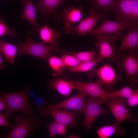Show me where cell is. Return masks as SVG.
Masks as SVG:
<instances>
[{
    "label": "cell",
    "instance_id": "6",
    "mask_svg": "<svg viewBox=\"0 0 138 138\" xmlns=\"http://www.w3.org/2000/svg\"><path fill=\"white\" fill-rule=\"evenodd\" d=\"M115 63L118 66L119 71L125 73L131 86L136 87L138 84L137 52L128 51Z\"/></svg>",
    "mask_w": 138,
    "mask_h": 138
},
{
    "label": "cell",
    "instance_id": "38",
    "mask_svg": "<svg viewBox=\"0 0 138 138\" xmlns=\"http://www.w3.org/2000/svg\"></svg>",
    "mask_w": 138,
    "mask_h": 138
},
{
    "label": "cell",
    "instance_id": "29",
    "mask_svg": "<svg viewBox=\"0 0 138 138\" xmlns=\"http://www.w3.org/2000/svg\"><path fill=\"white\" fill-rule=\"evenodd\" d=\"M16 34L15 30L13 28H9L3 18L0 17V37L6 35L14 36Z\"/></svg>",
    "mask_w": 138,
    "mask_h": 138
},
{
    "label": "cell",
    "instance_id": "33",
    "mask_svg": "<svg viewBox=\"0 0 138 138\" xmlns=\"http://www.w3.org/2000/svg\"><path fill=\"white\" fill-rule=\"evenodd\" d=\"M2 55L0 54V70L3 69L5 67L2 57Z\"/></svg>",
    "mask_w": 138,
    "mask_h": 138
},
{
    "label": "cell",
    "instance_id": "13",
    "mask_svg": "<svg viewBox=\"0 0 138 138\" xmlns=\"http://www.w3.org/2000/svg\"><path fill=\"white\" fill-rule=\"evenodd\" d=\"M76 95L58 103L51 105L45 104L50 109H63L77 111L84 113L86 107V100L88 95L84 92L78 90Z\"/></svg>",
    "mask_w": 138,
    "mask_h": 138
},
{
    "label": "cell",
    "instance_id": "15",
    "mask_svg": "<svg viewBox=\"0 0 138 138\" xmlns=\"http://www.w3.org/2000/svg\"><path fill=\"white\" fill-rule=\"evenodd\" d=\"M128 31L126 34L123 35L120 38L121 44L119 47L116 48V52L118 58L120 57L121 52L124 51L138 52V26Z\"/></svg>",
    "mask_w": 138,
    "mask_h": 138
},
{
    "label": "cell",
    "instance_id": "9",
    "mask_svg": "<svg viewBox=\"0 0 138 138\" xmlns=\"http://www.w3.org/2000/svg\"><path fill=\"white\" fill-rule=\"evenodd\" d=\"M89 16L81 19L75 27L73 26L68 34L82 36L90 33L94 29L97 22L103 19L108 15L107 13H100L97 9L91 7L89 11Z\"/></svg>",
    "mask_w": 138,
    "mask_h": 138
},
{
    "label": "cell",
    "instance_id": "10",
    "mask_svg": "<svg viewBox=\"0 0 138 138\" xmlns=\"http://www.w3.org/2000/svg\"><path fill=\"white\" fill-rule=\"evenodd\" d=\"M89 96L86 103L85 117L82 124L85 131L87 132L89 131L93 123L99 117L107 113L106 109L99 103L98 98Z\"/></svg>",
    "mask_w": 138,
    "mask_h": 138
},
{
    "label": "cell",
    "instance_id": "27",
    "mask_svg": "<svg viewBox=\"0 0 138 138\" xmlns=\"http://www.w3.org/2000/svg\"><path fill=\"white\" fill-rule=\"evenodd\" d=\"M69 54L75 57L81 62H85L93 60L96 54V51L93 50L90 51L78 52H70Z\"/></svg>",
    "mask_w": 138,
    "mask_h": 138
},
{
    "label": "cell",
    "instance_id": "30",
    "mask_svg": "<svg viewBox=\"0 0 138 138\" xmlns=\"http://www.w3.org/2000/svg\"><path fill=\"white\" fill-rule=\"evenodd\" d=\"M129 106L130 107H134L138 104V90L135 88L134 90L132 96L126 100Z\"/></svg>",
    "mask_w": 138,
    "mask_h": 138
},
{
    "label": "cell",
    "instance_id": "8",
    "mask_svg": "<svg viewBox=\"0 0 138 138\" xmlns=\"http://www.w3.org/2000/svg\"><path fill=\"white\" fill-rule=\"evenodd\" d=\"M89 72L88 77L97 76L105 86L107 92L113 91L114 84L122 79V76L117 74L113 67L108 64L98 68L94 67Z\"/></svg>",
    "mask_w": 138,
    "mask_h": 138
},
{
    "label": "cell",
    "instance_id": "31",
    "mask_svg": "<svg viewBox=\"0 0 138 138\" xmlns=\"http://www.w3.org/2000/svg\"><path fill=\"white\" fill-rule=\"evenodd\" d=\"M7 117L5 114L2 113L0 112V126L11 127L7 120Z\"/></svg>",
    "mask_w": 138,
    "mask_h": 138
},
{
    "label": "cell",
    "instance_id": "23",
    "mask_svg": "<svg viewBox=\"0 0 138 138\" xmlns=\"http://www.w3.org/2000/svg\"><path fill=\"white\" fill-rule=\"evenodd\" d=\"M103 60L102 58L97 56L96 59L88 62H82L76 66L68 68L72 72H88L91 70L97 63L102 62Z\"/></svg>",
    "mask_w": 138,
    "mask_h": 138
},
{
    "label": "cell",
    "instance_id": "1",
    "mask_svg": "<svg viewBox=\"0 0 138 138\" xmlns=\"http://www.w3.org/2000/svg\"><path fill=\"white\" fill-rule=\"evenodd\" d=\"M30 88L27 85L23 90L11 93H2L0 97L5 100L7 106L5 115L9 117L13 112L21 111L24 113L32 112V107L29 101Z\"/></svg>",
    "mask_w": 138,
    "mask_h": 138
},
{
    "label": "cell",
    "instance_id": "36",
    "mask_svg": "<svg viewBox=\"0 0 138 138\" xmlns=\"http://www.w3.org/2000/svg\"><path fill=\"white\" fill-rule=\"evenodd\" d=\"M75 0L76 1H79V0Z\"/></svg>",
    "mask_w": 138,
    "mask_h": 138
},
{
    "label": "cell",
    "instance_id": "24",
    "mask_svg": "<svg viewBox=\"0 0 138 138\" xmlns=\"http://www.w3.org/2000/svg\"><path fill=\"white\" fill-rule=\"evenodd\" d=\"M48 61L50 67L53 71L52 75L54 76L60 75L66 67L61 58L55 55L50 56L48 58Z\"/></svg>",
    "mask_w": 138,
    "mask_h": 138
},
{
    "label": "cell",
    "instance_id": "37",
    "mask_svg": "<svg viewBox=\"0 0 138 138\" xmlns=\"http://www.w3.org/2000/svg\"><path fill=\"white\" fill-rule=\"evenodd\" d=\"M38 0V1L39 0Z\"/></svg>",
    "mask_w": 138,
    "mask_h": 138
},
{
    "label": "cell",
    "instance_id": "32",
    "mask_svg": "<svg viewBox=\"0 0 138 138\" xmlns=\"http://www.w3.org/2000/svg\"><path fill=\"white\" fill-rule=\"evenodd\" d=\"M7 108V106L5 100L3 98L0 97V112Z\"/></svg>",
    "mask_w": 138,
    "mask_h": 138
},
{
    "label": "cell",
    "instance_id": "25",
    "mask_svg": "<svg viewBox=\"0 0 138 138\" xmlns=\"http://www.w3.org/2000/svg\"><path fill=\"white\" fill-rule=\"evenodd\" d=\"M66 126L55 120L51 122L48 126V132L49 137L54 138L57 135H64Z\"/></svg>",
    "mask_w": 138,
    "mask_h": 138
},
{
    "label": "cell",
    "instance_id": "19",
    "mask_svg": "<svg viewBox=\"0 0 138 138\" xmlns=\"http://www.w3.org/2000/svg\"><path fill=\"white\" fill-rule=\"evenodd\" d=\"M99 138H108L115 134L119 136L123 135L125 131L120 123L116 122L111 124L103 126L96 131Z\"/></svg>",
    "mask_w": 138,
    "mask_h": 138
},
{
    "label": "cell",
    "instance_id": "12",
    "mask_svg": "<svg viewBox=\"0 0 138 138\" xmlns=\"http://www.w3.org/2000/svg\"><path fill=\"white\" fill-rule=\"evenodd\" d=\"M133 28L123 22L117 20H112L108 18L103 19L101 24L97 28L94 29L90 34L91 35H95L110 33L114 36L117 38H120L123 35V31H129Z\"/></svg>",
    "mask_w": 138,
    "mask_h": 138
},
{
    "label": "cell",
    "instance_id": "2",
    "mask_svg": "<svg viewBox=\"0 0 138 138\" xmlns=\"http://www.w3.org/2000/svg\"><path fill=\"white\" fill-rule=\"evenodd\" d=\"M16 125H11L12 130L4 136L6 138H25L36 128L42 125L43 122L36 117L33 112L16 117L14 119Z\"/></svg>",
    "mask_w": 138,
    "mask_h": 138
},
{
    "label": "cell",
    "instance_id": "34",
    "mask_svg": "<svg viewBox=\"0 0 138 138\" xmlns=\"http://www.w3.org/2000/svg\"><path fill=\"white\" fill-rule=\"evenodd\" d=\"M81 136L80 135H75L73 136L69 137L68 138H80Z\"/></svg>",
    "mask_w": 138,
    "mask_h": 138
},
{
    "label": "cell",
    "instance_id": "3",
    "mask_svg": "<svg viewBox=\"0 0 138 138\" xmlns=\"http://www.w3.org/2000/svg\"><path fill=\"white\" fill-rule=\"evenodd\" d=\"M112 13L117 20L138 26V0H119Z\"/></svg>",
    "mask_w": 138,
    "mask_h": 138
},
{
    "label": "cell",
    "instance_id": "28",
    "mask_svg": "<svg viewBox=\"0 0 138 138\" xmlns=\"http://www.w3.org/2000/svg\"><path fill=\"white\" fill-rule=\"evenodd\" d=\"M60 58L65 66L68 67L76 66L81 62L74 56L69 54L63 55Z\"/></svg>",
    "mask_w": 138,
    "mask_h": 138
},
{
    "label": "cell",
    "instance_id": "21",
    "mask_svg": "<svg viewBox=\"0 0 138 138\" xmlns=\"http://www.w3.org/2000/svg\"><path fill=\"white\" fill-rule=\"evenodd\" d=\"M0 46L1 53L5 57L6 60L13 64L18 53L17 46L1 41H0Z\"/></svg>",
    "mask_w": 138,
    "mask_h": 138
},
{
    "label": "cell",
    "instance_id": "22",
    "mask_svg": "<svg viewBox=\"0 0 138 138\" xmlns=\"http://www.w3.org/2000/svg\"><path fill=\"white\" fill-rule=\"evenodd\" d=\"M119 0H89L93 8L112 13Z\"/></svg>",
    "mask_w": 138,
    "mask_h": 138
},
{
    "label": "cell",
    "instance_id": "20",
    "mask_svg": "<svg viewBox=\"0 0 138 138\" xmlns=\"http://www.w3.org/2000/svg\"><path fill=\"white\" fill-rule=\"evenodd\" d=\"M49 88H54L61 94L67 96L74 89L73 84L68 80L61 79H56L51 81L49 84Z\"/></svg>",
    "mask_w": 138,
    "mask_h": 138
},
{
    "label": "cell",
    "instance_id": "26",
    "mask_svg": "<svg viewBox=\"0 0 138 138\" xmlns=\"http://www.w3.org/2000/svg\"><path fill=\"white\" fill-rule=\"evenodd\" d=\"M133 92L134 90L131 87L126 86L116 91L107 92V99L113 97L128 99L132 96Z\"/></svg>",
    "mask_w": 138,
    "mask_h": 138
},
{
    "label": "cell",
    "instance_id": "16",
    "mask_svg": "<svg viewBox=\"0 0 138 138\" xmlns=\"http://www.w3.org/2000/svg\"><path fill=\"white\" fill-rule=\"evenodd\" d=\"M83 10V8L81 6L76 8L71 6L66 8L63 11L64 29L66 33H68L73 26L72 24L73 23L81 20Z\"/></svg>",
    "mask_w": 138,
    "mask_h": 138
},
{
    "label": "cell",
    "instance_id": "17",
    "mask_svg": "<svg viewBox=\"0 0 138 138\" xmlns=\"http://www.w3.org/2000/svg\"><path fill=\"white\" fill-rule=\"evenodd\" d=\"M39 31L40 37L43 43L49 44L50 47L57 51L61 50V49L57 48V39L61 33L56 28H50L46 22L44 26L40 27Z\"/></svg>",
    "mask_w": 138,
    "mask_h": 138
},
{
    "label": "cell",
    "instance_id": "5",
    "mask_svg": "<svg viewBox=\"0 0 138 138\" xmlns=\"http://www.w3.org/2000/svg\"><path fill=\"white\" fill-rule=\"evenodd\" d=\"M36 111L41 117H46L49 114L55 120L71 128L76 126L78 118L81 113L66 109H50L45 103L38 105L36 108Z\"/></svg>",
    "mask_w": 138,
    "mask_h": 138
},
{
    "label": "cell",
    "instance_id": "35",
    "mask_svg": "<svg viewBox=\"0 0 138 138\" xmlns=\"http://www.w3.org/2000/svg\"><path fill=\"white\" fill-rule=\"evenodd\" d=\"M0 41H1V40H0ZM0 54L2 55V53H1V49H0Z\"/></svg>",
    "mask_w": 138,
    "mask_h": 138
},
{
    "label": "cell",
    "instance_id": "7",
    "mask_svg": "<svg viewBox=\"0 0 138 138\" xmlns=\"http://www.w3.org/2000/svg\"><path fill=\"white\" fill-rule=\"evenodd\" d=\"M95 36L97 40L95 45L99 49L97 56L103 60L109 59L115 63L119 58L117 56L115 45L116 37L110 33L99 34Z\"/></svg>",
    "mask_w": 138,
    "mask_h": 138
},
{
    "label": "cell",
    "instance_id": "18",
    "mask_svg": "<svg viewBox=\"0 0 138 138\" xmlns=\"http://www.w3.org/2000/svg\"><path fill=\"white\" fill-rule=\"evenodd\" d=\"M24 5L23 13L20 18L29 22L32 26L33 31L39 30L40 27L38 25L36 14V9L32 0H23Z\"/></svg>",
    "mask_w": 138,
    "mask_h": 138
},
{
    "label": "cell",
    "instance_id": "14",
    "mask_svg": "<svg viewBox=\"0 0 138 138\" xmlns=\"http://www.w3.org/2000/svg\"><path fill=\"white\" fill-rule=\"evenodd\" d=\"M106 101L116 120V122L120 123L133 118L125 106L126 99L113 97L107 99Z\"/></svg>",
    "mask_w": 138,
    "mask_h": 138
},
{
    "label": "cell",
    "instance_id": "11",
    "mask_svg": "<svg viewBox=\"0 0 138 138\" xmlns=\"http://www.w3.org/2000/svg\"><path fill=\"white\" fill-rule=\"evenodd\" d=\"M68 81L74 86L75 89L81 90L90 96L98 98V100L102 104L107 99V92L105 91L102 86L103 84L99 80L91 82H86L72 79Z\"/></svg>",
    "mask_w": 138,
    "mask_h": 138
},
{
    "label": "cell",
    "instance_id": "4",
    "mask_svg": "<svg viewBox=\"0 0 138 138\" xmlns=\"http://www.w3.org/2000/svg\"><path fill=\"white\" fill-rule=\"evenodd\" d=\"M32 33L31 32L28 33L25 41L18 43L17 45L19 50L18 54L31 55L47 62L51 53L54 51H57L43 42L33 41L31 38Z\"/></svg>",
    "mask_w": 138,
    "mask_h": 138
}]
</instances>
